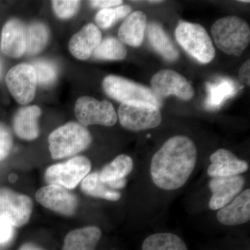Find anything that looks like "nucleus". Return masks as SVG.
Returning <instances> with one entry per match:
<instances>
[{
	"label": "nucleus",
	"instance_id": "obj_17",
	"mask_svg": "<svg viewBox=\"0 0 250 250\" xmlns=\"http://www.w3.org/2000/svg\"><path fill=\"white\" fill-rule=\"evenodd\" d=\"M102 41V33L94 24H88L76 33L69 42V50L75 58L86 60Z\"/></svg>",
	"mask_w": 250,
	"mask_h": 250
},
{
	"label": "nucleus",
	"instance_id": "obj_23",
	"mask_svg": "<svg viewBox=\"0 0 250 250\" xmlns=\"http://www.w3.org/2000/svg\"><path fill=\"white\" fill-rule=\"evenodd\" d=\"M81 188L85 195L108 201L116 202L121 197V192L113 190L107 182L100 179V172L88 174L82 180Z\"/></svg>",
	"mask_w": 250,
	"mask_h": 250
},
{
	"label": "nucleus",
	"instance_id": "obj_3",
	"mask_svg": "<svg viewBox=\"0 0 250 250\" xmlns=\"http://www.w3.org/2000/svg\"><path fill=\"white\" fill-rule=\"evenodd\" d=\"M48 142L52 157L54 159H64L89 147L92 136L85 126L71 122L52 131L49 136Z\"/></svg>",
	"mask_w": 250,
	"mask_h": 250
},
{
	"label": "nucleus",
	"instance_id": "obj_9",
	"mask_svg": "<svg viewBox=\"0 0 250 250\" xmlns=\"http://www.w3.org/2000/svg\"><path fill=\"white\" fill-rule=\"evenodd\" d=\"M32 210L30 197L6 188H0V219L12 227L20 228L29 222Z\"/></svg>",
	"mask_w": 250,
	"mask_h": 250
},
{
	"label": "nucleus",
	"instance_id": "obj_2",
	"mask_svg": "<svg viewBox=\"0 0 250 250\" xmlns=\"http://www.w3.org/2000/svg\"><path fill=\"white\" fill-rule=\"evenodd\" d=\"M211 33L215 45L228 55L240 57L250 44L249 25L236 16L218 20L212 26Z\"/></svg>",
	"mask_w": 250,
	"mask_h": 250
},
{
	"label": "nucleus",
	"instance_id": "obj_5",
	"mask_svg": "<svg viewBox=\"0 0 250 250\" xmlns=\"http://www.w3.org/2000/svg\"><path fill=\"white\" fill-rule=\"evenodd\" d=\"M118 118L123 127L133 131L154 129L162 121L158 106L140 101L121 103L118 109Z\"/></svg>",
	"mask_w": 250,
	"mask_h": 250
},
{
	"label": "nucleus",
	"instance_id": "obj_35",
	"mask_svg": "<svg viewBox=\"0 0 250 250\" xmlns=\"http://www.w3.org/2000/svg\"><path fill=\"white\" fill-rule=\"evenodd\" d=\"M19 250H44L32 243H25L21 247Z\"/></svg>",
	"mask_w": 250,
	"mask_h": 250
},
{
	"label": "nucleus",
	"instance_id": "obj_13",
	"mask_svg": "<svg viewBox=\"0 0 250 250\" xmlns=\"http://www.w3.org/2000/svg\"><path fill=\"white\" fill-rule=\"evenodd\" d=\"M245 184L246 179L242 175L211 178L208 184L212 192L208 205L210 209L219 210L229 204L241 193Z\"/></svg>",
	"mask_w": 250,
	"mask_h": 250
},
{
	"label": "nucleus",
	"instance_id": "obj_21",
	"mask_svg": "<svg viewBox=\"0 0 250 250\" xmlns=\"http://www.w3.org/2000/svg\"><path fill=\"white\" fill-rule=\"evenodd\" d=\"M101 236V229L98 227L77 229L67 233L62 250H95Z\"/></svg>",
	"mask_w": 250,
	"mask_h": 250
},
{
	"label": "nucleus",
	"instance_id": "obj_14",
	"mask_svg": "<svg viewBox=\"0 0 250 250\" xmlns=\"http://www.w3.org/2000/svg\"><path fill=\"white\" fill-rule=\"evenodd\" d=\"M27 30L25 24L18 19H11L4 24L1 31L0 49L12 58H19L26 53Z\"/></svg>",
	"mask_w": 250,
	"mask_h": 250
},
{
	"label": "nucleus",
	"instance_id": "obj_29",
	"mask_svg": "<svg viewBox=\"0 0 250 250\" xmlns=\"http://www.w3.org/2000/svg\"><path fill=\"white\" fill-rule=\"evenodd\" d=\"M31 65L35 70L36 81L39 84H51L57 78V68L52 62L45 60H36Z\"/></svg>",
	"mask_w": 250,
	"mask_h": 250
},
{
	"label": "nucleus",
	"instance_id": "obj_33",
	"mask_svg": "<svg viewBox=\"0 0 250 250\" xmlns=\"http://www.w3.org/2000/svg\"><path fill=\"white\" fill-rule=\"evenodd\" d=\"M123 3L121 0H93L90 1V4L93 7L100 9H108L113 6H119Z\"/></svg>",
	"mask_w": 250,
	"mask_h": 250
},
{
	"label": "nucleus",
	"instance_id": "obj_26",
	"mask_svg": "<svg viewBox=\"0 0 250 250\" xmlns=\"http://www.w3.org/2000/svg\"><path fill=\"white\" fill-rule=\"evenodd\" d=\"M127 54V49L121 41L113 37H108L100 42L94 51V58L100 60H123Z\"/></svg>",
	"mask_w": 250,
	"mask_h": 250
},
{
	"label": "nucleus",
	"instance_id": "obj_25",
	"mask_svg": "<svg viewBox=\"0 0 250 250\" xmlns=\"http://www.w3.org/2000/svg\"><path fill=\"white\" fill-rule=\"evenodd\" d=\"M133 167L132 159L126 154H121L103 167L100 172V179L103 182H111L126 179L132 171Z\"/></svg>",
	"mask_w": 250,
	"mask_h": 250
},
{
	"label": "nucleus",
	"instance_id": "obj_28",
	"mask_svg": "<svg viewBox=\"0 0 250 250\" xmlns=\"http://www.w3.org/2000/svg\"><path fill=\"white\" fill-rule=\"evenodd\" d=\"M131 7L127 5L101 9L95 16V21L99 27L103 29H108L118 20L129 16L131 14Z\"/></svg>",
	"mask_w": 250,
	"mask_h": 250
},
{
	"label": "nucleus",
	"instance_id": "obj_11",
	"mask_svg": "<svg viewBox=\"0 0 250 250\" xmlns=\"http://www.w3.org/2000/svg\"><path fill=\"white\" fill-rule=\"evenodd\" d=\"M152 91L159 100L175 95L182 100H191L195 90L185 77L171 70H161L151 80Z\"/></svg>",
	"mask_w": 250,
	"mask_h": 250
},
{
	"label": "nucleus",
	"instance_id": "obj_8",
	"mask_svg": "<svg viewBox=\"0 0 250 250\" xmlns=\"http://www.w3.org/2000/svg\"><path fill=\"white\" fill-rule=\"evenodd\" d=\"M75 113L80 124L84 126L93 125L112 126L118 121V114L110 102H100L92 97L79 98L75 104Z\"/></svg>",
	"mask_w": 250,
	"mask_h": 250
},
{
	"label": "nucleus",
	"instance_id": "obj_20",
	"mask_svg": "<svg viewBox=\"0 0 250 250\" xmlns=\"http://www.w3.org/2000/svg\"><path fill=\"white\" fill-rule=\"evenodd\" d=\"M237 83L230 79L223 78L216 82L207 83V97L205 107L208 111H214L221 107L228 99L232 98L238 91Z\"/></svg>",
	"mask_w": 250,
	"mask_h": 250
},
{
	"label": "nucleus",
	"instance_id": "obj_32",
	"mask_svg": "<svg viewBox=\"0 0 250 250\" xmlns=\"http://www.w3.org/2000/svg\"><path fill=\"white\" fill-rule=\"evenodd\" d=\"M14 236V227L0 219V243H8Z\"/></svg>",
	"mask_w": 250,
	"mask_h": 250
},
{
	"label": "nucleus",
	"instance_id": "obj_10",
	"mask_svg": "<svg viewBox=\"0 0 250 250\" xmlns=\"http://www.w3.org/2000/svg\"><path fill=\"white\" fill-rule=\"evenodd\" d=\"M6 83L17 103L27 104L34 100L37 81L31 64L21 63L13 67L6 75Z\"/></svg>",
	"mask_w": 250,
	"mask_h": 250
},
{
	"label": "nucleus",
	"instance_id": "obj_38",
	"mask_svg": "<svg viewBox=\"0 0 250 250\" xmlns=\"http://www.w3.org/2000/svg\"><path fill=\"white\" fill-rule=\"evenodd\" d=\"M241 1V2L250 3V1H247V0H246V1H244V0H241V1Z\"/></svg>",
	"mask_w": 250,
	"mask_h": 250
},
{
	"label": "nucleus",
	"instance_id": "obj_34",
	"mask_svg": "<svg viewBox=\"0 0 250 250\" xmlns=\"http://www.w3.org/2000/svg\"><path fill=\"white\" fill-rule=\"evenodd\" d=\"M250 61L248 60L239 70V79L244 84L250 85Z\"/></svg>",
	"mask_w": 250,
	"mask_h": 250
},
{
	"label": "nucleus",
	"instance_id": "obj_24",
	"mask_svg": "<svg viewBox=\"0 0 250 250\" xmlns=\"http://www.w3.org/2000/svg\"><path fill=\"white\" fill-rule=\"evenodd\" d=\"M142 250H188V248L185 242L177 235L157 233L146 238Z\"/></svg>",
	"mask_w": 250,
	"mask_h": 250
},
{
	"label": "nucleus",
	"instance_id": "obj_19",
	"mask_svg": "<svg viewBox=\"0 0 250 250\" xmlns=\"http://www.w3.org/2000/svg\"><path fill=\"white\" fill-rule=\"evenodd\" d=\"M41 109L38 106H25L18 110L14 118V129L18 137L32 141L39 135V121Z\"/></svg>",
	"mask_w": 250,
	"mask_h": 250
},
{
	"label": "nucleus",
	"instance_id": "obj_31",
	"mask_svg": "<svg viewBox=\"0 0 250 250\" xmlns=\"http://www.w3.org/2000/svg\"><path fill=\"white\" fill-rule=\"evenodd\" d=\"M13 147V138L9 126L0 123V161L6 159Z\"/></svg>",
	"mask_w": 250,
	"mask_h": 250
},
{
	"label": "nucleus",
	"instance_id": "obj_4",
	"mask_svg": "<svg viewBox=\"0 0 250 250\" xmlns=\"http://www.w3.org/2000/svg\"><path fill=\"white\" fill-rule=\"evenodd\" d=\"M179 45L192 58L201 63H208L214 59L215 49L205 28L199 24L179 23L175 30Z\"/></svg>",
	"mask_w": 250,
	"mask_h": 250
},
{
	"label": "nucleus",
	"instance_id": "obj_15",
	"mask_svg": "<svg viewBox=\"0 0 250 250\" xmlns=\"http://www.w3.org/2000/svg\"><path fill=\"white\" fill-rule=\"evenodd\" d=\"M210 165L207 173L213 177H228L241 175L249 169L246 161L238 159L228 149H219L210 157Z\"/></svg>",
	"mask_w": 250,
	"mask_h": 250
},
{
	"label": "nucleus",
	"instance_id": "obj_7",
	"mask_svg": "<svg viewBox=\"0 0 250 250\" xmlns=\"http://www.w3.org/2000/svg\"><path fill=\"white\" fill-rule=\"evenodd\" d=\"M103 89L108 96L120 103L146 102L160 107L162 101L156 98L152 90L147 87L123 77L109 75L104 79Z\"/></svg>",
	"mask_w": 250,
	"mask_h": 250
},
{
	"label": "nucleus",
	"instance_id": "obj_36",
	"mask_svg": "<svg viewBox=\"0 0 250 250\" xmlns=\"http://www.w3.org/2000/svg\"><path fill=\"white\" fill-rule=\"evenodd\" d=\"M2 70H3L2 61H1V58H0V78H1V75H2Z\"/></svg>",
	"mask_w": 250,
	"mask_h": 250
},
{
	"label": "nucleus",
	"instance_id": "obj_1",
	"mask_svg": "<svg viewBox=\"0 0 250 250\" xmlns=\"http://www.w3.org/2000/svg\"><path fill=\"white\" fill-rule=\"evenodd\" d=\"M197 147L190 138H170L153 156L150 175L153 183L166 190H178L188 182L196 166Z\"/></svg>",
	"mask_w": 250,
	"mask_h": 250
},
{
	"label": "nucleus",
	"instance_id": "obj_22",
	"mask_svg": "<svg viewBox=\"0 0 250 250\" xmlns=\"http://www.w3.org/2000/svg\"><path fill=\"white\" fill-rule=\"evenodd\" d=\"M147 36L153 48L163 58L169 62H174L179 58L178 49L161 24L151 22L147 27Z\"/></svg>",
	"mask_w": 250,
	"mask_h": 250
},
{
	"label": "nucleus",
	"instance_id": "obj_12",
	"mask_svg": "<svg viewBox=\"0 0 250 250\" xmlns=\"http://www.w3.org/2000/svg\"><path fill=\"white\" fill-rule=\"evenodd\" d=\"M36 199L45 208L66 216L75 214L79 205L78 200L74 194L64 188L52 184L39 189L36 193Z\"/></svg>",
	"mask_w": 250,
	"mask_h": 250
},
{
	"label": "nucleus",
	"instance_id": "obj_27",
	"mask_svg": "<svg viewBox=\"0 0 250 250\" xmlns=\"http://www.w3.org/2000/svg\"><path fill=\"white\" fill-rule=\"evenodd\" d=\"M49 30L45 24L34 22L27 27L26 53L34 55L39 53L47 45Z\"/></svg>",
	"mask_w": 250,
	"mask_h": 250
},
{
	"label": "nucleus",
	"instance_id": "obj_30",
	"mask_svg": "<svg viewBox=\"0 0 250 250\" xmlns=\"http://www.w3.org/2000/svg\"><path fill=\"white\" fill-rule=\"evenodd\" d=\"M55 14L61 19H68L75 16L80 9L78 0H54L52 1Z\"/></svg>",
	"mask_w": 250,
	"mask_h": 250
},
{
	"label": "nucleus",
	"instance_id": "obj_6",
	"mask_svg": "<svg viewBox=\"0 0 250 250\" xmlns=\"http://www.w3.org/2000/svg\"><path fill=\"white\" fill-rule=\"evenodd\" d=\"M91 167L88 158L75 156L65 162L51 166L45 171V179L48 184L72 190L89 174Z\"/></svg>",
	"mask_w": 250,
	"mask_h": 250
},
{
	"label": "nucleus",
	"instance_id": "obj_37",
	"mask_svg": "<svg viewBox=\"0 0 250 250\" xmlns=\"http://www.w3.org/2000/svg\"><path fill=\"white\" fill-rule=\"evenodd\" d=\"M149 2L151 3H160L162 2V1H149Z\"/></svg>",
	"mask_w": 250,
	"mask_h": 250
},
{
	"label": "nucleus",
	"instance_id": "obj_16",
	"mask_svg": "<svg viewBox=\"0 0 250 250\" xmlns=\"http://www.w3.org/2000/svg\"><path fill=\"white\" fill-rule=\"evenodd\" d=\"M217 219L222 225L236 226L250 220V190L246 189L223 208L218 210Z\"/></svg>",
	"mask_w": 250,
	"mask_h": 250
},
{
	"label": "nucleus",
	"instance_id": "obj_18",
	"mask_svg": "<svg viewBox=\"0 0 250 250\" xmlns=\"http://www.w3.org/2000/svg\"><path fill=\"white\" fill-rule=\"evenodd\" d=\"M147 28V16L136 11L126 16L118 31V37L123 44L137 47L142 44Z\"/></svg>",
	"mask_w": 250,
	"mask_h": 250
}]
</instances>
